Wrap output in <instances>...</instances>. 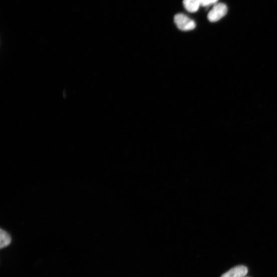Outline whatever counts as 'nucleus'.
<instances>
[{
	"label": "nucleus",
	"instance_id": "obj_1",
	"mask_svg": "<svg viewBox=\"0 0 277 277\" xmlns=\"http://www.w3.org/2000/svg\"><path fill=\"white\" fill-rule=\"evenodd\" d=\"M174 22L177 28L182 31H190L195 29L196 23L191 19L183 14H177Z\"/></svg>",
	"mask_w": 277,
	"mask_h": 277
},
{
	"label": "nucleus",
	"instance_id": "obj_2",
	"mask_svg": "<svg viewBox=\"0 0 277 277\" xmlns=\"http://www.w3.org/2000/svg\"><path fill=\"white\" fill-rule=\"evenodd\" d=\"M227 6L223 4H217L207 15V18L211 22H216L223 18L227 13Z\"/></svg>",
	"mask_w": 277,
	"mask_h": 277
},
{
	"label": "nucleus",
	"instance_id": "obj_3",
	"mask_svg": "<svg viewBox=\"0 0 277 277\" xmlns=\"http://www.w3.org/2000/svg\"><path fill=\"white\" fill-rule=\"evenodd\" d=\"M247 272L248 269L246 266L240 265L230 269L221 277H245Z\"/></svg>",
	"mask_w": 277,
	"mask_h": 277
},
{
	"label": "nucleus",
	"instance_id": "obj_4",
	"mask_svg": "<svg viewBox=\"0 0 277 277\" xmlns=\"http://www.w3.org/2000/svg\"><path fill=\"white\" fill-rule=\"evenodd\" d=\"M183 6L190 13L197 12L201 6L199 0H183Z\"/></svg>",
	"mask_w": 277,
	"mask_h": 277
},
{
	"label": "nucleus",
	"instance_id": "obj_5",
	"mask_svg": "<svg viewBox=\"0 0 277 277\" xmlns=\"http://www.w3.org/2000/svg\"><path fill=\"white\" fill-rule=\"evenodd\" d=\"M0 237H1V239H1L0 247L2 249L9 246L11 243L12 238L11 236L3 229H1V232H0Z\"/></svg>",
	"mask_w": 277,
	"mask_h": 277
},
{
	"label": "nucleus",
	"instance_id": "obj_6",
	"mask_svg": "<svg viewBox=\"0 0 277 277\" xmlns=\"http://www.w3.org/2000/svg\"><path fill=\"white\" fill-rule=\"evenodd\" d=\"M201 6L207 7L217 4L218 0H199Z\"/></svg>",
	"mask_w": 277,
	"mask_h": 277
}]
</instances>
